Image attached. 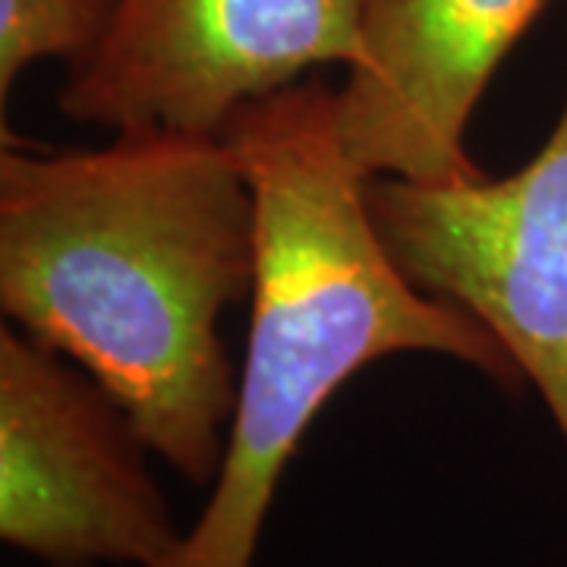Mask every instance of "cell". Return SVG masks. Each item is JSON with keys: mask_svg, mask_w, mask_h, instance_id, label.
Segmentation results:
<instances>
[{"mask_svg": "<svg viewBox=\"0 0 567 567\" xmlns=\"http://www.w3.org/2000/svg\"><path fill=\"white\" fill-rule=\"evenodd\" d=\"M259 203L227 136L130 130L0 158V306L85 369L148 451L205 486L237 406L221 338L252 297Z\"/></svg>", "mask_w": 567, "mask_h": 567, "instance_id": "1", "label": "cell"}, {"mask_svg": "<svg viewBox=\"0 0 567 567\" xmlns=\"http://www.w3.org/2000/svg\"><path fill=\"white\" fill-rule=\"evenodd\" d=\"M259 203V268L237 406L215 492L162 565L252 567L284 466L324 401L391 353H445L495 385L524 375L466 309L432 297L388 256L365 177L334 126V89L297 82L224 133Z\"/></svg>", "mask_w": 567, "mask_h": 567, "instance_id": "2", "label": "cell"}, {"mask_svg": "<svg viewBox=\"0 0 567 567\" xmlns=\"http://www.w3.org/2000/svg\"><path fill=\"white\" fill-rule=\"evenodd\" d=\"M365 208L410 281L495 334L567 445V99L505 181L369 177Z\"/></svg>", "mask_w": 567, "mask_h": 567, "instance_id": "3", "label": "cell"}, {"mask_svg": "<svg viewBox=\"0 0 567 567\" xmlns=\"http://www.w3.org/2000/svg\"><path fill=\"white\" fill-rule=\"evenodd\" d=\"M133 420L85 369L0 331V536L48 567H155L181 546Z\"/></svg>", "mask_w": 567, "mask_h": 567, "instance_id": "4", "label": "cell"}, {"mask_svg": "<svg viewBox=\"0 0 567 567\" xmlns=\"http://www.w3.org/2000/svg\"><path fill=\"white\" fill-rule=\"evenodd\" d=\"M360 10L363 0H117L58 107L114 133L224 136L306 70L360 61Z\"/></svg>", "mask_w": 567, "mask_h": 567, "instance_id": "5", "label": "cell"}, {"mask_svg": "<svg viewBox=\"0 0 567 567\" xmlns=\"http://www.w3.org/2000/svg\"><path fill=\"white\" fill-rule=\"evenodd\" d=\"M551 0H363L360 61L334 92V126L369 177L476 181L466 126L486 85Z\"/></svg>", "mask_w": 567, "mask_h": 567, "instance_id": "6", "label": "cell"}, {"mask_svg": "<svg viewBox=\"0 0 567 567\" xmlns=\"http://www.w3.org/2000/svg\"><path fill=\"white\" fill-rule=\"evenodd\" d=\"M117 0H0V99L25 66L82 61L114 20Z\"/></svg>", "mask_w": 567, "mask_h": 567, "instance_id": "7", "label": "cell"}]
</instances>
